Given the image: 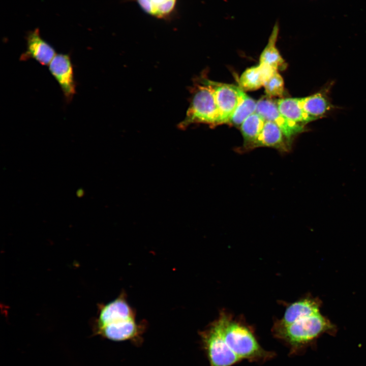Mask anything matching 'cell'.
<instances>
[{"label": "cell", "mask_w": 366, "mask_h": 366, "mask_svg": "<svg viewBox=\"0 0 366 366\" xmlns=\"http://www.w3.org/2000/svg\"><path fill=\"white\" fill-rule=\"evenodd\" d=\"M263 86L268 97H283L284 93V82L281 75L276 71L264 83Z\"/></svg>", "instance_id": "19"}, {"label": "cell", "mask_w": 366, "mask_h": 366, "mask_svg": "<svg viewBox=\"0 0 366 366\" xmlns=\"http://www.w3.org/2000/svg\"><path fill=\"white\" fill-rule=\"evenodd\" d=\"M335 326L320 312L299 319L285 325L276 323L272 327L275 337L284 342L295 354L321 334L332 332Z\"/></svg>", "instance_id": "2"}, {"label": "cell", "mask_w": 366, "mask_h": 366, "mask_svg": "<svg viewBox=\"0 0 366 366\" xmlns=\"http://www.w3.org/2000/svg\"><path fill=\"white\" fill-rule=\"evenodd\" d=\"M289 145L280 128L273 122L266 120L254 147H270L285 152L289 150Z\"/></svg>", "instance_id": "12"}, {"label": "cell", "mask_w": 366, "mask_h": 366, "mask_svg": "<svg viewBox=\"0 0 366 366\" xmlns=\"http://www.w3.org/2000/svg\"><path fill=\"white\" fill-rule=\"evenodd\" d=\"M321 301L317 297H307L290 304L282 318L276 323L282 325L320 312Z\"/></svg>", "instance_id": "10"}, {"label": "cell", "mask_w": 366, "mask_h": 366, "mask_svg": "<svg viewBox=\"0 0 366 366\" xmlns=\"http://www.w3.org/2000/svg\"><path fill=\"white\" fill-rule=\"evenodd\" d=\"M147 15L158 19L170 20L175 15L178 0H134Z\"/></svg>", "instance_id": "13"}, {"label": "cell", "mask_w": 366, "mask_h": 366, "mask_svg": "<svg viewBox=\"0 0 366 366\" xmlns=\"http://www.w3.org/2000/svg\"><path fill=\"white\" fill-rule=\"evenodd\" d=\"M279 31V24L277 22L273 27L268 43L260 57V63L269 65L277 70L284 69L286 66L285 60L276 46Z\"/></svg>", "instance_id": "16"}, {"label": "cell", "mask_w": 366, "mask_h": 366, "mask_svg": "<svg viewBox=\"0 0 366 366\" xmlns=\"http://www.w3.org/2000/svg\"><path fill=\"white\" fill-rule=\"evenodd\" d=\"M224 338L234 353L241 360L264 362L272 358L274 353L264 349L252 330L225 313L218 317Z\"/></svg>", "instance_id": "1"}, {"label": "cell", "mask_w": 366, "mask_h": 366, "mask_svg": "<svg viewBox=\"0 0 366 366\" xmlns=\"http://www.w3.org/2000/svg\"><path fill=\"white\" fill-rule=\"evenodd\" d=\"M278 70L265 64L246 69L239 77V87L243 90H256Z\"/></svg>", "instance_id": "11"}, {"label": "cell", "mask_w": 366, "mask_h": 366, "mask_svg": "<svg viewBox=\"0 0 366 366\" xmlns=\"http://www.w3.org/2000/svg\"><path fill=\"white\" fill-rule=\"evenodd\" d=\"M255 112L265 120L275 123L282 130L289 143L294 136L304 130V126L293 122L284 116L279 111L276 102L272 101L269 97L262 98L257 102Z\"/></svg>", "instance_id": "5"}, {"label": "cell", "mask_w": 366, "mask_h": 366, "mask_svg": "<svg viewBox=\"0 0 366 366\" xmlns=\"http://www.w3.org/2000/svg\"><path fill=\"white\" fill-rule=\"evenodd\" d=\"M276 102L280 112L293 122L304 126L314 120L302 108L300 98H282Z\"/></svg>", "instance_id": "14"}, {"label": "cell", "mask_w": 366, "mask_h": 366, "mask_svg": "<svg viewBox=\"0 0 366 366\" xmlns=\"http://www.w3.org/2000/svg\"><path fill=\"white\" fill-rule=\"evenodd\" d=\"M98 333L114 341H121L137 337L142 330V325L136 320L133 312L123 316L100 328Z\"/></svg>", "instance_id": "8"}, {"label": "cell", "mask_w": 366, "mask_h": 366, "mask_svg": "<svg viewBox=\"0 0 366 366\" xmlns=\"http://www.w3.org/2000/svg\"><path fill=\"white\" fill-rule=\"evenodd\" d=\"M265 121L263 117L255 112L241 124L240 128L244 140L245 147L254 148V143L262 131Z\"/></svg>", "instance_id": "17"}, {"label": "cell", "mask_w": 366, "mask_h": 366, "mask_svg": "<svg viewBox=\"0 0 366 366\" xmlns=\"http://www.w3.org/2000/svg\"><path fill=\"white\" fill-rule=\"evenodd\" d=\"M304 111L314 120L324 116L331 108L325 95L322 92L300 98Z\"/></svg>", "instance_id": "15"}, {"label": "cell", "mask_w": 366, "mask_h": 366, "mask_svg": "<svg viewBox=\"0 0 366 366\" xmlns=\"http://www.w3.org/2000/svg\"><path fill=\"white\" fill-rule=\"evenodd\" d=\"M55 49L43 40L38 29L28 33L26 38V48L20 57L21 61L34 59L43 66L49 65L56 55Z\"/></svg>", "instance_id": "9"}, {"label": "cell", "mask_w": 366, "mask_h": 366, "mask_svg": "<svg viewBox=\"0 0 366 366\" xmlns=\"http://www.w3.org/2000/svg\"><path fill=\"white\" fill-rule=\"evenodd\" d=\"M257 102L248 96L242 90L241 100L229 123L240 126L250 115L256 112Z\"/></svg>", "instance_id": "18"}, {"label": "cell", "mask_w": 366, "mask_h": 366, "mask_svg": "<svg viewBox=\"0 0 366 366\" xmlns=\"http://www.w3.org/2000/svg\"><path fill=\"white\" fill-rule=\"evenodd\" d=\"M49 70L60 86L66 101L71 102L76 93V83L70 55L56 54L49 65Z\"/></svg>", "instance_id": "7"}, {"label": "cell", "mask_w": 366, "mask_h": 366, "mask_svg": "<svg viewBox=\"0 0 366 366\" xmlns=\"http://www.w3.org/2000/svg\"><path fill=\"white\" fill-rule=\"evenodd\" d=\"M212 87L220 116V124L229 121L238 106L242 89L233 85L219 83L208 79Z\"/></svg>", "instance_id": "6"}, {"label": "cell", "mask_w": 366, "mask_h": 366, "mask_svg": "<svg viewBox=\"0 0 366 366\" xmlns=\"http://www.w3.org/2000/svg\"><path fill=\"white\" fill-rule=\"evenodd\" d=\"M191 101L180 127L194 123H203L214 126L220 124V116L215 93L208 79L204 77L196 79L191 89Z\"/></svg>", "instance_id": "3"}, {"label": "cell", "mask_w": 366, "mask_h": 366, "mask_svg": "<svg viewBox=\"0 0 366 366\" xmlns=\"http://www.w3.org/2000/svg\"><path fill=\"white\" fill-rule=\"evenodd\" d=\"M200 336L210 366H232L242 361L225 341L218 318Z\"/></svg>", "instance_id": "4"}]
</instances>
